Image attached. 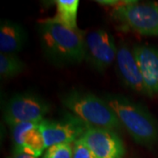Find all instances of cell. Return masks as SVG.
Returning a JSON list of instances; mask_svg holds the SVG:
<instances>
[{
    "label": "cell",
    "instance_id": "obj_4",
    "mask_svg": "<svg viewBox=\"0 0 158 158\" xmlns=\"http://www.w3.org/2000/svg\"><path fill=\"white\" fill-rule=\"evenodd\" d=\"M113 16L138 34L158 36V2L128 0L113 9Z\"/></svg>",
    "mask_w": 158,
    "mask_h": 158
},
{
    "label": "cell",
    "instance_id": "obj_17",
    "mask_svg": "<svg viewBox=\"0 0 158 158\" xmlns=\"http://www.w3.org/2000/svg\"><path fill=\"white\" fill-rule=\"evenodd\" d=\"M128 2V0H123V1H118V0H102V1H97V3H99L102 6H112L113 9H116L119 6H124Z\"/></svg>",
    "mask_w": 158,
    "mask_h": 158
},
{
    "label": "cell",
    "instance_id": "obj_11",
    "mask_svg": "<svg viewBox=\"0 0 158 158\" xmlns=\"http://www.w3.org/2000/svg\"><path fill=\"white\" fill-rule=\"evenodd\" d=\"M116 62L118 73L125 85L136 92L148 96L146 86L133 51L124 43L118 46Z\"/></svg>",
    "mask_w": 158,
    "mask_h": 158
},
{
    "label": "cell",
    "instance_id": "obj_14",
    "mask_svg": "<svg viewBox=\"0 0 158 158\" xmlns=\"http://www.w3.org/2000/svg\"><path fill=\"white\" fill-rule=\"evenodd\" d=\"M24 69L23 62L15 54H0V76L10 78L17 76Z\"/></svg>",
    "mask_w": 158,
    "mask_h": 158
},
{
    "label": "cell",
    "instance_id": "obj_1",
    "mask_svg": "<svg viewBox=\"0 0 158 158\" xmlns=\"http://www.w3.org/2000/svg\"><path fill=\"white\" fill-rule=\"evenodd\" d=\"M39 31L46 55L54 62L73 64L85 59V36L78 29L68 28L43 19L40 21Z\"/></svg>",
    "mask_w": 158,
    "mask_h": 158
},
{
    "label": "cell",
    "instance_id": "obj_2",
    "mask_svg": "<svg viewBox=\"0 0 158 158\" xmlns=\"http://www.w3.org/2000/svg\"><path fill=\"white\" fill-rule=\"evenodd\" d=\"M105 101L137 143L152 147L157 142L158 122L146 108L121 95L109 94Z\"/></svg>",
    "mask_w": 158,
    "mask_h": 158
},
{
    "label": "cell",
    "instance_id": "obj_16",
    "mask_svg": "<svg viewBox=\"0 0 158 158\" xmlns=\"http://www.w3.org/2000/svg\"><path fill=\"white\" fill-rule=\"evenodd\" d=\"M73 158H97L89 147L80 138L74 142Z\"/></svg>",
    "mask_w": 158,
    "mask_h": 158
},
{
    "label": "cell",
    "instance_id": "obj_10",
    "mask_svg": "<svg viewBox=\"0 0 158 158\" xmlns=\"http://www.w3.org/2000/svg\"><path fill=\"white\" fill-rule=\"evenodd\" d=\"M14 151L40 156L46 148L39 122H27L11 127Z\"/></svg>",
    "mask_w": 158,
    "mask_h": 158
},
{
    "label": "cell",
    "instance_id": "obj_3",
    "mask_svg": "<svg viewBox=\"0 0 158 158\" xmlns=\"http://www.w3.org/2000/svg\"><path fill=\"white\" fill-rule=\"evenodd\" d=\"M62 104L90 127L115 130L121 126L105 99L90 92L71 90L62 97Z\"/></svg>",
    "mask_w": 158,
    "mask_h": 158
},
{
    "label": "cell",
    "instance_id": "obj_7",
    "mask_svg": "<svg viewBox=\"0 0 158 158\" xmlns=\"http://www.w3.org/2000/svg\"><path fill=\"white\" fill-rule=\"evenodd\" d=\"M85 58L98 71H104L116 59L117 47L113 35L104 29L92 31L85 36Z\"/></svg>",
    "mask_w": 158,
    "mask_h": 158
},
{
    "label": "cell",
    "instance_id": "obj_15",
    "mask_svg": "<svg viewBox=\"0 0 158 158\" xmlns=\"http://www.w3.org/2000/svg\"><path fill=\"white\" fill-rule=\"evenodd\" d=\"M43 158H73V146L70 143L51 146L47 148Z\"/></svg>",
    "mask_w": 158,
    "mask_h": 158
},
{
    "label": "cell",
    "instance_id": "obj_18",
    "mask_svg": "<svg viewBox=\"0 0 158 158\" xmlns=\"http://www.w3.org/2000/svg\"><path fill=\"white\" fill-rule=\"evenodd\" d=\"M9 158H37L34 156H31L28 154H26V153L22 152H18V151H13L12 155Z\"/></svg>",
    "mask_w": 158,
    "mask_h": 158
},
{
    "label": "cell",
    "instance_id": "obj_13",
    "mask_svg": "<svg viewBox=\"0 0 158 158\" xmlns=\"http://www.w3.org/2000/svg\"><path fill=\"white\" fill-rule=\"evenodd\" d=\"M56 13L53 18L46 19L48 22L59 24L70 29H77V15L78 10V0H56Z\"/></svg>",
    "mask_w": 158,
    "mask_h": 158
},
{
    "label": "cell",
    "instance_id": "obj_12",
    "mask_svg": "<svg viewBox=\"0 0 158 158\" xmlns=\"http://www.w3.org/2000/svg\"><path fill=\"white\" fill-rule=\"evenodd\" d=\"M26 32L17 23L5 20L0 26V51L5 54H15L24 46Z\"/></svg>",
    "mask_w": 158,
    "mask_h": 158
},
{
    "label": "cell",
    "instance_id": "obj_9",
    "mask_svg": "<svg viewBox=\"0 0 158 158\" xmlns=\"http://www.w3.org/2000/svg\"><path fill=\"white\" fill-rule=\"evenodd\" d=\"M132 51L146 86L148 96L158 95V48L146 44H136Z\"/></svg>",
    "mask_w": 158,
    "mask_h": 158
},
{
    "label": "cell",
    "instance_id": "obj_5",
    "mask_svg": "<svg viewBox=\"0 0 158 158\" xmlns=\"http://www.w3.org/2000/svg\"><path fill=\"white\" fill-rule=\"evenodd\" d=\"M39 127L46 148L56 145L72 143L80 139L89 125L72 113H67L60 119H42Z\"/></svg>",
    "mask_w": 158,
    "mask_h": 158
},
{
    "label": "cell",
    "instance_id": "obj_6",
    "mask_svg": "<svg viewBox=\"0 0 158 158\" xmlns=\"http://www.w3.org/2000/svg\"><path fill=\"white\" fill-rule=\"evenodd\" d=\"M49 111L41 98L32 93L16 94L6 104L4 118L10 127L27 122H40Z\"/></svg>",
    "mask_w": 158,
    "mask_h": 158
},
{
    "label": "cell",
    "instance_id": "obj_8",
    "mask_svg": "<svg viewBox=\"0 0 158 158\" xmlns=\"http://www.w3.org/2000/svg\"><path fill=\"white\" fill-rule=\"evenodd\" d=\"M97 158H122L124 144L114 130L90 127L81 137Z\"/></svg>",
    "mask_w": 158,
    "mask_h": 158
}]
</instances>
